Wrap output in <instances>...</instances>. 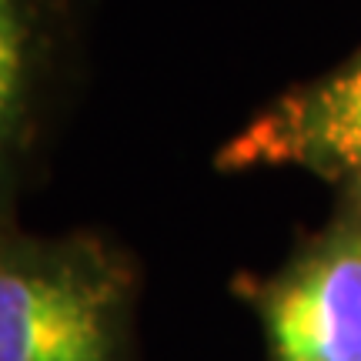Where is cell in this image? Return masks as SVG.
<instances>
[{
	"mask_svg": "<svg viewBox=\"0 0 361 361\" xmlns=\"http://www.w3.org/2000/svg\"><path fill=\"white\" fill-rule=\"evenodd\" d=\"M97 0H0V231L44 178L80 97Z\"/></svg>",
	"mask_w": 361,
	"mask_h": 361,
	"instance_id": "cell-2",
	"label": "cell"
},
{
	"mask_svg": "<svg viewBox=\"0 0 361 361\" xmlns=\"http://www.w3.org/2000/svg\"><path fill=\"white\" fill-rule=\"evenodd\" d=\"M328 218L234 295L261 328L264 361H361V184L335 188Z\"/></svg>",
	"mask_w": 361,
	"mask_h": 361,
	"instance_id": "cell-3",
	"label": "cell"
},
{
	"mask_svg": "<svg viewBox=\"0 0 361 361\" xmlns=\"http://www.w3.org/2000/svg\"><path fill=\"white\" fill-rule=\"evenodd\" d=\"M141 261L114 234L0 231V361H144Z\"/></svg>",
	"mask_w": 361,
	"mask_h": 361,
	"instance_id": "cell-1",
	"label": "cell"
},
{
	"mask_svg": "<svg viewBox=\"0 0 361 361\" xmlns=\"http://www.w3.org/2000/svg\"><path fill=\"white\" fill-rule=\"evenodd\" d=\"M214 168L221 174L295 168L335 188L361 184V47L247 117L214 151Z\"/></svg>",
	"mask_w": 361,
	"mask_h": 361,
	"instance_id": "cell-4",
	"label": "cell"
}]
</instances>
